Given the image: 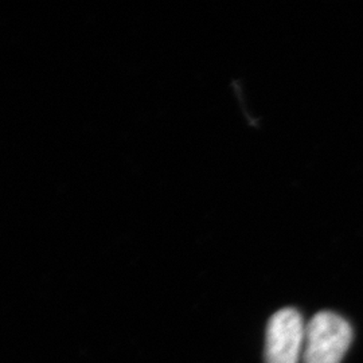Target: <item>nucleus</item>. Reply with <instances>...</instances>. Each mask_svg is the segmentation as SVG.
Segmentation results:
<instances>
[{
  "label": "nucleus",
  "instance_id": "obj_2",
  "mask_svg": "<svg viewBox=\"0 0 363 363\" xmlns=\"http://www.w3.org/2000/svg\"><path fill=\"white\" fill-rule=\"evenodd\" d=\"M306 325L300 312L283 308L269 319L265 333V363H298L303 358Z\"/></svg>",
  "mask_w": 363,
  "mask_h": 363
},
{
  "label": "nucleus",
  "instance_id": "obj_1",
  "mask_svg": "<svg viewBox=\"0 0 363 363\" xmlns=\"http://www.w3.org/2000/svg\"><path fill=\"white\" fill-rule=\"evenodd\" d=\"M352 328L335 312L320 311L306 325L304 363H340L350 347Z\"/></svg>",
  "mask_w": 363,
  "mask_h": 363
}]
</instances>
